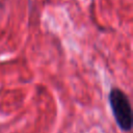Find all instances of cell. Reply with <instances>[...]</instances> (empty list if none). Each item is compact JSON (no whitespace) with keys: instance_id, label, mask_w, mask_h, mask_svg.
I'll return each instance as SVG.
<instances>
[{"instance_id":"obj_1","label":"cell","mask_w":133,"mask_h":133,"mask_svg":"<svg viewBox=\"0 0 133 133\" xmlns=\"http://www.w3.org/2000/svg\"><path fill=\"white\" fill-rule=\"evenodd\" d=\"M108 102L115 123L122 131L132 129V108L128 96L118 87H112L108 95Z\"/></svg>"}]
</instances>
